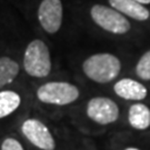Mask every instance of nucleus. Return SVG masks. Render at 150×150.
<instances>
[{"mask_svg": "<svg viewBox=\"0 0 150 150\" xmlns=\"http://www.w3.org/2000/svg\"><path fill=\"white\" fill-rule=\"evenodd\" d=\"M136 75L141 80L150 81V50L146 51L136 64Z\"/></svg>", "mask_w": 150, "mask_h": 150, "instance_id": "obj_13", "label": "nucleus"}, {"mask_svg": "<svg viewBox=\"0 0 150 150\" xmlns=\"http://www.w3.org/2000/svg\"><path fill=\"white\" fill-rule=\"evenodd\" d=\"M88 118L93 122L107 126L116 122L119 118V107L108 97H95L88 101L86 107Z\"/></svg>", "mask_w": 150, "mask_h": 150, "instance_id": "obj_5", "label": "nucleus"}, {"mask_svg": "<svg viewBox=\"0 0 150 150\" xmlns=\"http://www.w3.org/2000/svg\"><path fill=\"white\" fill-rule=\"evenodd\" d=\"M128 122L136 130H147L150 127V108L142 103H132L128 110Z\"/></svg>", "mask_w": 150, "mask_h": 150, "instance_id": "obj_10", "label": "nucleus"}, {"mask_svg": "<svg viewBox=\"0 0 150 150\" xmlns=\"http://www.w3.org/2000/svg\"><path fill=\"white\" fill-rule=\"evenodd\" d=\"M125 150H140L139 148H137V147H127Z\"/></svg>", "mask_w": 150, "mask_h": 150, "instance_id": "obj_16", "label": "nucleus"}, {"mask_svg": "<svg viewBox=\"0 0 150 150\" xmlns=\"http://www.w3.org/2000/svg\"><path fill=\"white\" fill-rule=\"evenodd\" d=\"M80 96L79 89L67 81H49L37 90V98L43 103L67 106L75 102Z\"/></svg>", "mask_w": 150, "mask_h": 150, "instance_id": "obj_3", "label": "nucleus"}, {"mask_svg": "<svg viewBox=\"0 0 150 150\" xmlns=\"http://www.w3.org/2000/svg\"><path fill=\"white\" fill-rule=\"evenodd\" d=\"M23 69L35 78H45L51 71V58L48 46L40 39H35L23 54Z\"/></svg>", "mask_w": 150, "mask_h": 150, "instance_id": "obj_2", "label": "nucleus"}, {"mask_svg": "<svg viewBox=\"0 0 150 150\" xmlns=\"http://www.w3.org/2000/svg\"><path fill=\"white\" fill-rule=\"evenodd\" d=\"M64 8L61 0H42L38 8V20L48 33H56L62 25Z\"/></svg>", "mask_w": 150, "mask_h": 150, "instance_id": "obj_7", "label": "nucleus"}, {"mask_svg": "<svg viewBox=\"0 0 150 150\" xmlns=\"http://www.w3.org/2000/svg\"><path fill=\"white\" fill-rule=\"evenodd\" d=\"M113 9L118 10L122 15L130 17L137 21H146L150 17V11L145 7L137 2L136 0H108Z\"/></svg>", "mask_w": 150, "mask_h": 150, "instance_id": "obj_9", "label": "nucleus"}, {"mask_svg": "<svg viewBox=\"0 0 150 150\" xmlns=\"http://www.w3.org/2000/svg\"><path fill=\"white\" fill-rule=\"evenodd\" d=\"M136 1L141 4V5H149L150 4V0H136Z\"/></svg>", "mask_w": 150, "mask_h": 150, "instance_id": "obj_15", "label": "nucleus"}, {"mask_svg": "<svg viewBox=\"0 0 150 150\" xmlns=\"http://www.w3.org/2000/svg\"><path fill=\"white\" fill-rule=\"evenodd\" d=\"M90 16L97 26L113 33V35H125L130 30V22L128 19L118 10L112 7L103 5H95L90 9Z\"/></svg>", "mask_w": 150, "mask_h": 150, "instance_id": "obj_4", "label": "nucleus"}, {"mask_svg": "<svg viewBox=\"0 0 150 150\" xmlns=\"http://www.w3.org/2000/svg\"><path fill=\"white\" fill-rule=\"evenodd\" d=\"M113 91L118 97L130 101H141L148 96L147 87L131 78H122L113 85Z\"/></svg>", "mask_w": 150, "mask_h": 150, "instance_id": "obj_8", "label": "nucleus"}, {"mask_svg": "<svg viewBox=\"0 0 150 150\" xmlns=\"http://www.w3.org/2000/svg\"><path fill=\"white\" fill-rule=\"evenodd\" d=\"M22 134L35 147L41 150H54L56 141L49 128L38 119H27L21 125Z\"/></svg>", "mask_w": 150, "mask_h": 150, "instance_id": "obj_6", "label": "nucleus"}, {"mask_svg": "<svg viewBox=\"0 0 150 150\" xmlns=\"http://www.w3.org/2000/svg\"><path fill=\"white\" fill-rule=\"evenodd\" d=\"M1 150H25L20 141L15 138H6L1 144Z\"/></svg>", "mask_w": 150, "mask_h": 150, "instance_id": "obj_14", "label": "nucleus"}, {"mask_svg": "<svg viewBox=\"0 0 150 150\" xmlns=\"http://www.w3.org/2000/svg\"><path fill=\"white\" fill-rule=\"evenodd\" d=\"M121 70V61L109 52L91 54L82 64L83 74L97 83H108L115 80Z\"/></svg>", "mask_w": 150, "mask_h": 150, "instance_id": "obj_1", "label": "nucleus"}, {"mask_svg": "<svg viewBox=\"0 0 150 150\" xmlns=\"http://www.w3.org/2000/svg\"><path fill=\"white\" fill-rule=\"evenodd\" d=\"M19 74V64L9 57H0V88L9 85Z\"/></svg>", "mask_w": 150, "mask_h": 150, "instance_id": "obj_12", "label": "nucleus"}, {"mask_svg": "<svg viewBox=\"0 0 150 150\" xmlns=\"http://www.w3.org/2000/svg\"><path fill=\"white\" fill-rule=\"evenodd\" d=\"M21 103V97L12 90L0 91V119L8 117L19 108Z\"/></svg>", "mask_w": 150, "mask_h": 150, "instance_id": "obj_11", "label": "nucleus"}]
</instances>
